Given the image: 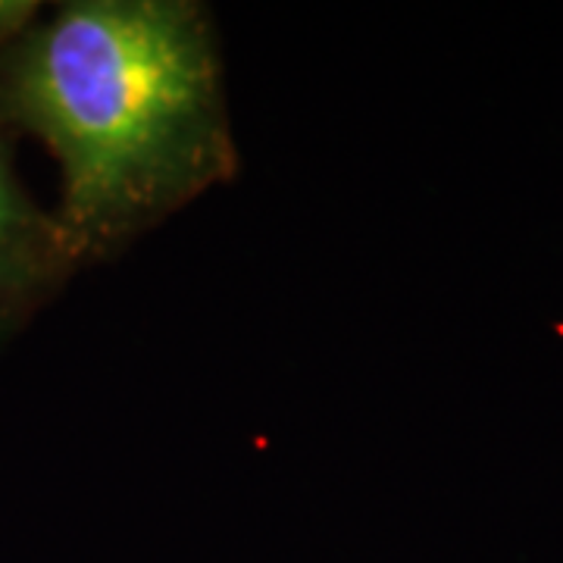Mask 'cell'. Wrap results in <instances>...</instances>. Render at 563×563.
I'll return each instance as SVG.
<instances>
[{
	"instance_id": "1",
	"label": "cell",
	"mask_w": 563,
	"mask_h": 563,
	"mask_svg": "<svg viewBox=\"0 0 563 563\" xmlns=\"http://www.w3.org/2000/svg\"><path fill=\"white\" fill-rule=\"evenodd\" d=\"M0 125L60 169L76 266L117 261L239 176L217 20L198 0H69L0 51Z\"/></svg>"
},
{
	"instance_id": "2",
	"label": "cell",
	"mask_w": 563,
	"mask_h": 563,
	"mask_svg": "<svg viewBox=\"0 0 563 563\" xmlns=\"http://www.w3.org/2000/svg\"><path fill=\"white\" fill-rule=\"evenodd\" d=\"M76 269L54 210H44L16 176L0 125V344L54 301Z\"/></svg>"
},
{
	"instance_id": "3",
	"label": "cell",
	"mask_w": 563,
	"mask_h": 563,
	"mask_svg": "<svg viewBox=\"0 0 563 563\" xmlns=\"http://www.w3.org/2000/svg\"><path fill=\"white\" fill-rule=\"evenodd\" d=\"M41 20V3L35 0H0V51L20 41Z\"/></svg>"
}]
</instances>
